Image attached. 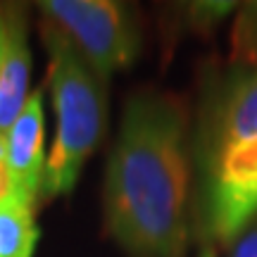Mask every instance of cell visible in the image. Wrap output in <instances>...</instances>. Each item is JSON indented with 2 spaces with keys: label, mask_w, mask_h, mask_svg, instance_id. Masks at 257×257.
Segmentation results:
<instances>
[{
  "label": "cell",
  "mask_w": 257,
  "mask_h": 257,
  "mask_svg": "<svg viewBox=\"0 0 257 257\" xmlns=\"http://www.w3.org/2000/svg\"><path fill=\"white\" fill-rule=\"evenodd\" d=\"M8 157L5 165L12 176L15 195L36 205L43 191L46 174V121H43V93L34 91L24 110L5 134Z\"/></svg>",
  "instance_id": "obj_5"
},
{
  "label": "cell",
  "mask_w": 257,
  "mask_h": 257,
  "mask_svg": "<svg viewBox=\"0 0 257 257\" xmlns=\"http://www.w3.org/2000/svg\"><path fill=\"white\" fill-rule=\"evenodd\" d=\"M5 157H8V138L0 134V162H5Z\"/></svg>",
  "instance_id": "obj_11"
},
{
  "label": "cell",
  "mask_w": 257,
  "mask_h": 257,
  "mask_svg": "<svg viewBox=\"0 0 257 257\" xmlns=\"http://www.w3.org/2000/svg\"><path fill=\"white\" fill-rule=\"evenodd\" d=\"M31 50L24 15L19 8H3L0 15V134L5 136L29 100Z\"/></svg>",
  "instance_id": "obj_6"
},
{
  "label": "cell",
  "mask_w": 257,
  "mask_h": 257,
  "mask_svg": "<svg viewBox=\"0 0 257 257\" xmlns=\"http://www.w3.org/2000/svg\"><path fill=\"white\" fill-rule=\"evenodd\" d=\"M15 195V186H12V176L8 172V165L0 162V202L10 200Z\"/></svg>",
  "instance_id": "obj_9"
},
{
  "label": "cell",
  "mask_w": 257,
  "mask_h": 257,
  "mask_svg": "<svg viewBox=\"0 0 257 257\" xmlns=\"http://www.w3.org/2000/svg\"><path fill=\"white\" fill-rule=\"evenodd\" d=\"M34 212L36 205L17 195L0 202V257H34L41 236Z\"/></svg>",
  "instance_id": "obj_7"
},
{
  "label": "cell",
  "mask_w": 257,
  "mask_h": 257,
  "mask_svg": "<svg viewBox=\"0 0 257 257\" xmlns=\"http://www.w3.org/2000/svg\"><path fill=\"white\" fill-rule=\"evenodd\" d=\"M229 257H257V219L233 240Z\"/></svg>",
  "instance_id": "obj_8"
},
{
  "label": "cell",
  "mask_w": 257,
  "mask_h": 257,
  "mask_svg": "<svg viewBox=\"0 0 257 257\" xmlns=\"http://www.w3.org/2000/svg\"><path fill=\"white\" fill-rule=\"evenodd\" d=\"M43 41L50 55L48 83L57 124L55 141L46 160L41 198H55L72 191L86 160L100 143L107 102L105 81L93 72L72 41L48 19L43 24Z\"/></svg>",
  "instance_id": "obj_3"
},
{
  "label": "cell",
  "mask_w": 257,
  "mask_h": 257,
  "mask_svg": "<svg viewBox=\"0 0 257 257\" xmlns=\"http://www.w3.org/2000/svg\"><path fill=\"white\" fill-rule=\"evenodd\" d=\"M0 15H3V10H0Z\"/></svg>",
  "instance_id": "obj_13"
},
{
  "label": "cell",
  "mask_w": 257,
  "mask_h": 257,
  "mask_svg": "<svg viewBox=\"0 0 257 257\" xmlns=\"http://www.w3.org/2000/svg\"><path fill=\"white\" fill-rule=\"evenodd\" d=\"M193 165L202 233L233 245L257 219V64L233 69L210 88Z\"/></svg>",
  "instance_id": "obj_2"
},
{
  "label": "cell",
  "mask_w": 257,
  "mask_h": 257,
  "mask_svg": "<svg viewBox=\"0 0 257 257\" xmlns=\"http://www.w3.org/2000/svg\"><path fill=\"white\" fill-rule=\"evenodd\" d=\"M200 257H217V252H214L212 245H205V248L200 250Z\"/></svg>",
  "instance_id": "obj_12"
},
{
  "label": "cell",
  "mask_w": 257,
  "mask_h": 257,
  "mask_svg": "<svg viewBox=\"0 0 257 257\" xmlns=\"http://www.w3.org/2000/svg\"><path fill=\"white\" fill-rule=\"evenodd\" d=\"M245 17L250 19V24H252V31L257 29V3L255 5H248V12H245Z\"/></svg>",
  "instance_id": "obj_10"
},
{
  "label": "cell",
  "mask_w": 257,
  "mask_h": 257,
  "mask_svg": "<svg viewBox=\"0 0 257 257\" xmlns=\"http://www.w3.org/2000/svg\"><path fill=\"white\" fill-rule=\"evenodd\" d=\"M41 10L102 81L131 67L141 50V29L128 5L112 0H46Z\"/></svg>",
  "instance_id": "obj_4"
},
{
  "label": "cell",
  "mask_w": 257,
  "mask_h": 257,
  "mask_svg": "<svg viewBox=\"0 0 257 257\" xmlns=\"http://www.w3.org/2000/svg\"><path fill=\"white\" fill-rule=\"evenodd\" d=\"M193 146L186 110L143 91L124 107L105 174V221L131 257H186Z\"/></svg>",
  "instance_id": "obj_1"
}]
</instances>
